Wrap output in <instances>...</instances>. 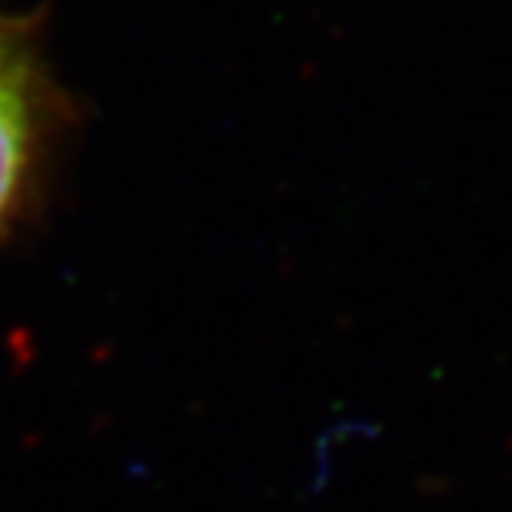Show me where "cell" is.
<instances>
[{
	"label": "cell",
	"mask_w": 512,
	"mask_h": 512,
	"mask_svg": "<svg viewBox=\"0 0 512 512\" xmlns=\"http://www.w3.org/2000/svg\"><path fill=\"white\" fill-rule=\"evenodd\" d=\"M50 127V81L28 19L0 16V238L22 213Z\"/></svg>",
	"instance_id": "6da1fadb"
}]
</instances>
